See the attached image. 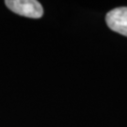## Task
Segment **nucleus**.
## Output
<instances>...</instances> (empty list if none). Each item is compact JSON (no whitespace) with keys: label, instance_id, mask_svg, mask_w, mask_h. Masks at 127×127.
<instances>
[{"label":"nucleus","instance_id":"nucleus-1","mask_svg":"<svg viewBox=\"0 0 127 127\" xmlns=\"http://www.w3.org/2000/svg\"><path fill=\"white\" fill-rule=\"evenodd\" d=\"M5 4L12 12L32 19H39L43 15V8L37 0H6Z\"/></svg>","mask_w":127,"mask_h":127},{"label":"nucleus","instance_id":"nucleus-2","mask_svg":"<svg viewBox=\"0 0 127 127\" xmlns=\"http://www.w3.org/2000/svg\"><path fill=\"white\" fill-rule=\"evenodd\" d=\"M105 22L111 30L127 37V7H120L108 11Z\"/></svg>","mask_w":127,"mask_h":127}]
</instances>
